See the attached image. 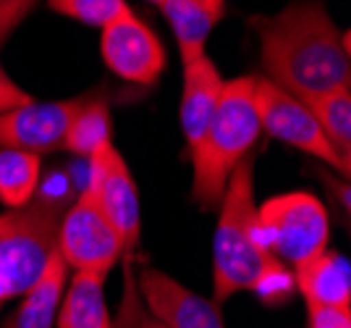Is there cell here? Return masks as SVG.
Wrapping results in <instances>:
<instances>
[{
	"label": "cell",
	"mask_w": 351,
	"mask_h": 328,
	"mask_svg": "<svg viewBox=\"0 0 351 328\" xmlns=\"http://www.w3.org/2000/svg\"><path fill=\"white\" fill-rule=\"evenodd\" d=\"M139 328H165V326H162L160 320H155V318H149V320H145V323H142V326H139Z\"/></svg>",
	"instance_id": "cell-24"
},
{
	"label": "cell",
	"mask_w": 351,
	"mask_h": 328,
	"mask_svg": "<svg viewBox=\"0 0 351 328\" xmlns=\"http://www.w3.org/2000/svg\"><path fill=\"white\" fill-rule=\"evenodd\" d=\"M40 171V155L27 150L0 148V202L8 210L27 205L37 194Z\"/></svg>",
	"instance_id": "cell-17"
},
{
	"label": "cell",
	"mask_w": 351,
	"mask_h": 328,
	"mask_svg": "<svg viewBox=\"0 0 351 328\" xmlns=\"http://www.w3.org/2000/svg\"><path fill=\"white\" fill-rule=\"evenodd\" d=\"M265 79L307 105L351 90L349 34L338 32L322 0H293L273 16H252Z\"/></svg>",
	"instance_id": "cell-1"
},
{
	"label": "cell",
	"mask_w": 351,
	"mask_h": 328,
	"mask_svg": "<svg viewBox=\"0 0 351 328\" xmlns=\"http://www.w3.org/2000/svg\"><path fill=\"white\" fill-rule=\"evenodd\" d=\"M66 286H69V266L56 250L50 255L43 276L21 294V305L3 328H56Z\"/></svg>",
	"instance_id": "cell-15"
},
{
	"label": "cell",
	"mask_w": 351,
	"mask_h": 328,
	"mask_svg": "<svg viewBox=\"0 0 351 328\" xmlns=\"http://www.w3.org/2000/svg\"><path fill=\"white\" fill-rule=\"evenodd\" d=\"M263 134L254 108V76L223 82L218 108L191 152V200L202 210L220 205L228 176Z\"/></svg>",
	"instance_id": "cell-3"
},
{
	"label": "cell",
	"mask_w": 351,
	"mask_h": 328,
	"mask_svg": "<svg viewBox=\"0 0 351 328\" xmlns=\"http://www.w3.org/2000/svg\"><path fill=\"white\" fill-rule=\"evenodd\" d=\"M110 142V108L100 97H89V103L76 113V119L69 126V134L63 142V150L73 155L92 158L97 150Z\"/></svg>",
	"instance_id": "cell-18"
},
{
	"label": "cell",
	"mask_w": 351,
	"mask_h": 328,
	"mask_svg": "<svg viewBox=\"0 0 351 328\" xmlns=\"http://www.w3.org/2000/svg\"><path fill=\"white\" fill-rule=\"evenodd\" d=\"M66 208L56 194H34L27 205L0 213V305L21 297L43 276Z\"/></svg>",
	"instance_id": "cell-4"
},
{
	"label": "cell",
	"mask_w": 351,
	"mask_h": 328,
	"mask_svg": "<svg viewBox=\"0 0 351 328\" xmlns=\"http://www.w3.org/2000/svg\"><path fill=\"white\" fill-rule=\"evenodd\" d=\"M32 100H34V97H32L29 92L21 90L14 79L5 74V69L0 66V113L14 110V108L27 105V103H32Z\"/></svg>",
	"instance_id": "cell-23"
},
{
	"label": "cell",
	"mask_w": 351,
	"mask_h": 328,
	"mask_svg": "<svg viewBox=\"0 0 351 328\" xmlns=\"http://www.w3.org/2000/svg\"><path fill=\"white\" fill-rule=\"evenodd\" d=\"M100 53L105 66L129 84L149 87L165 71V47L160 37L132 11L103 27Z\"/></svg>",
	"instance_id": "cell-9"
},
{
	"label": "cell",
	"mask_w": 351,
	"mask_h": 328,
	"mask_svg": "<svg viewBox=\"0 0 351 328\" xmlns=\"http://www.w3.org/2000/svg\"><path fill=\"white\" fill-rule=\"evenodd\" d=\"M40 0H0V45L14 34Z\"/></svg>",
	"instance_id": "cell-21"
},
{
	"label": "cell",
	"mask_w": 351,
	"mask_h": 328,
	"mask_svg": "<svg viewBox=\"0 0 351 328\" xmlns=\"http://www.w3.org/2000/svg\"><path fill=\"white\" fill-rule=\"evenodd\" d=\"M139 294L147 310L165 328H226L220 305L186 289L158 268H142Z\"/></svg>",
	"instance_id": "cell-11"
},
{
	"label": "cell",
	"mask_w": 351,
	"mask_h": 328,
	"mask_svg": "<svg viewBox=\"0 0 351 328\" xmlns=\"http://www.w3.org/2000/svg\"><path fill=\"white\" fill-rule=\"evenodd\" d=\"M260 239L286 266H302L328 250L330 218L315 194L286 192L257 208Z\"/></svg>",
	"instance_id": "cell-5"
},
{
	"label": "cell",
	"mask_w": 351,
	"mask_h": 328,
	"mask_svg": "<svg viewBox=\"0 0 351 328\" xmlns=\"http://www.w3.org/2000/svg\"><path fill=\"white\" fill-rule=\"evenodd\" d=\"M47 8L89 27H108L118 16L129 14L126 0H47Z\"/></svg>",
	"instance_id": "cell-20"
},
{
	"label": "cell",
	"mask_w": 351,
	"mask_h": 328,
	"mask_svg": "<svg viewBox=\"0 0 351 328\" xmlns=\"http://www.w3.org/2000/svg\"><path fill=\"white\" fill-rule=\"evenodd\" d=\"M56 328H113L108 299H105V273L76 270L60 302Z\"/></svg>",
	"instance_id": "cell-16"
},
{
	"label": "cell",
	"mask_w": 351,
	"mask_h": 328,
	"mask_svg": "<svg viewBox=\"0 0 351 328\" xmlns=\"http://www.w3.org/2000/svg\"><path fill=\"white\" fill-rule=\"evenodd\" d=\"M293 286L312 307H351V266L346 255L325 250L293 268Z\"/></svg>",
	"instance_id": "cell-13"
},
{
	"label": "cell",
	"mask_w": 351,
	"mask_h": 328,
	"mask_svg": "<svg viewBox=\"0 0 351 328\" xmlns=\"http://www.w3.org/2000/svg\"><path fill=\"white\" fill-rule=\"evenodd\" d=\"M87 187L92 189L97 205L103 208L108 221L121 237L123 255H132L142 234V213L139 192L132 176V168L123 161L113 142H108L89 158Z\"/></svg>",
	"instance_id": "cell-8"
},
{
	"label": "cell",
	"mask_w": 351,
	"mask_h": 328,
	"mask_svg": "<svg viewBox=\"0 0 351 328\" xmlns=\"http://www.w3.org/2000/svg\"><path fill=\"white\" fill-rule=\"evenodd\" d=\"M162 16L173 30L184 66L202 58L210 32L226 16V0H162Z\"/></svg>",
	"instance_id": "cell-14"
},
{
	"label": "cell",
	"mask_w": 351,
	"mask_h": 328,
	"mask_svg": "<svg viewBox=\"0 0 351 328\" xmlns=\"http://www.w3.org/2000/svg\"><path fill=\"white\" fill-rule=\"evenodd\" d=\"M325 139L351 165V90H336L307 103Z\"/></svg>",
	"instance_id": "cell-19"
},
{
	"label": "cell",
	"mask_w": 351,
	"mask_h": 328,
	"mask_svg": "<svg viewBox=\"0 0 351 328\" xmlns=\"http://www.w3.org/2000/svg\"><path fill=\"white\" fill-rule=\"evenodd\" d=\"M56 250L69 268L97 270L105 276L123 255L118 231L108 221L87 184L60 218Z\"/></svg>",
	"instance_id": "cell-7"
},
{
	"label": "cell",
	"mask_w": 351,
	"mask_h": 328,
	"mask_svg": "<svg viewBox=\"0 0 351 328\" xmlns=\"http://www.w3.org/2000/svg\"><path fill=\"white\" fill-rule=\"evenodd\" d=\"M254 108H257L260 129L265 134L276 137L280 142L307 152L349 179L351 165L325 139L320 124L315 121L312 110L302 100H296L286 90H280L270 79L254 76Z\"/></svg>",
	"instance_id": "cell-6"
},
{
	"label": "cell",
	"mask_w": 351,
	"mask_h": 328,
	"mask_svg": "<svg viewBox=\"0 0 351 328\" xmlns=\"http://www.w3.org/2000/svg\"><path fill=\"white\" fill-rule=\"evenodd\" d=\"M223 76L218 66L210 60V56L191 60L184 66V87H181V105H178V119H181V132L189 150L202 139L207 124L213 119L218 97L223 90Z\"/></svg>",
	"instance_id": "cell-12"
},
{
	"label": "cell",
	"mask_w": 351,
	"mask_h": 328,
	"mask_svg": "<svg viewBox=\"0 0 351 328\" xmlns=\"http://www.w3.org/2000/svg\"><path fill=\"white\" fill-rule=\"evenodd\" d=\"M147 3H158V5H160V3H162V0H147Z\"/></svg>",
	"instance_id": "cell-25"
},
{
	"label": "cell",
	"mask_w": 351,
	"mask_h": 328,
	"mask_svg": "<svg viewBox=\"0 0 351 328\" xmlns=\"http://www.w3.org/2000/svg\"><path fill=\"white\" fill-rule=\"evenodd\" d=\"M92 95H79L69 100H50L19 105L14 110L0 113V148L27 150L34 155L63 150L69 126L76 113L89 103Z\"/></svg>",
	"instance_id": "cell-10"
},
{
	"label": "cell",
	"mask_w": 351,
	"mask_h": 328,
	"mask_svg": "<svg viewBox=\"0 0 351 328\" xmlns=\"http://www.w3.org/2000/svg\"><path fill=\"white\" fill-rule=\"evenodd\" d=\"M307 328H351V307H312Z\"/></svg>",
	"instance_id": "cell-22"
},
{
	"label": "cell",
	"mask_w": 351,
	"mask_h": 328,
	"mask_svg": "<svg viewBox=\"0 0 351 328\" xmlns=\"http://www.w3.org/2000/svg\"><path fill=\"white\" fill-rule=\"evenodd\" d=\"M289 268L270 253L257 229L254 158L249 155L228 176L220 197V215L213 239V294L226 302L239 292H257L265 279Z\"/></svg>",
	"instance_id": "cell-2"
}]
</instances>
